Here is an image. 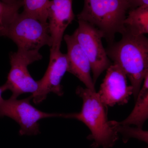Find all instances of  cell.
<instances>
[{
  "label": "cell",
  "mask_w": 148,
  "mask_h": 148,
  "mask_svg": "<svg viewBox=\"0 0 148 148\" xmlns=\"http://www.w3.org/2000/svg\"><path fill=\"white\" fill-rule=\"evenodd\" d=\"M121 35L119 41L109 44L106 52L113 64L119 66L126 75L135 100L148 73V38L126 31Z\"/></svg>",
  "instance_id": "cell-1"
},
{
  "label": "cell",
  "mask_w": 148,
  "mask_h": 148,
  "mask_svg": "<svg viewBox=\"0 0 148 148\" xmlns=\"http://www.w3.org/2000/svg\"><path fill=\"white\" fill-rule=\"evenodd\" d=\"M76 93L82 99L81 110L78 113L63 114L62 118L82 122L89 129L88 140L92 141V148L112 147L119 134L108 116V108L100 100L96 90L79 86Z\"/></svg>",
  "instance_id": "cell-2"
},
{
  "label": "cell",
  "mask_w": 148,
  "mask_h": 148,
  "mask_svg": "<svg viewBox=\"0 0 148 148\" xmlns=\"http://www.w3.org/2000/svg\"><path fill=\"white\" fill-rule=\"evenodd\" d=\"M130 9L127 0H84L77 16L100 30L109 44L114 42L116 34L125 32L124 21Z\"/></svg>",
  "instance_id": "cell-3"
},
{
  "label": "cell",
  "mask_w": 148,
  "mask_h": 148,
  "mask_svg": "<svg viewBox=\"0 0 148 148\" xmlns=\"http://www.w3.org/2000/svg\"><path fill=\"white\" fill-rule=\"evenodd\" d=\"M0 36L12 40L17 49L39 51L45 46H52L48 22H42L23 12L0 25Z\"/></svg>",
  "instance_id": "cell-4"
},
{
  "label": "cell",
  "mask_w": 148,
  "mask_h": 148,
  "mask_svg": "<svg viewBox=\"0 0 148 148\" xmlns=\"http://www.w3.org/2000/svg\"><path fill=\"white\" fill-rule=\"evenodd\" d=\"M31 96L18 100L10 98L0 103V117L7 116L20 126L19 135H36L40 134L38 121L48 118L62 117V114L50 113L40 110L30 103Z\"/></svg>",
  "instance_id": "cell-5"
},
{
  "label": "cell",
  "mask_w": 148,
  "mask_h": 148,
  "mask_svg": "<svg viewBox=\"0 0 148 148\" xmlns=\"http://www.w3.org/2000/svg\"><path fill=\"white\" fill-rule=\"evenodd\" d=\"M42 58L39 50L17 49L16 52L10 53V69L4 84L7 90L12 92L11 98H17L21 94L32 95L36 92L38 84L30 75L28 66Z\"/></svg>",
  "instance_id": "cell-6"
},
{
  "label": "cell",
  "mask_w": 148,
  "mask_h": 148,
  "mask_svg": "<svg viewBox=\"0 0 148 148\" xmlns=\"http://www.w3.org/2000/svg\"><path fill=\"white\" fill-rule=\"evenodd\" d=\"M78 24L73 34L89 60L95 84L101 74L112 64L102 42L103 33L86 21L78 20Z\"/></svg>",
  "instance_id": "cell-7"
},
{
  "label": "cell",
  "mask_w": 148,
  "mask_h": 148,
  "mask_svg": "<svg viewBox=\"0 0 148 148\" xmlns=\"http://www.w3.org/2000/svg\"><path fill=\"white\" fill-rule=\"evenodd\" d=\"M68 68L66 53H62L60 49L51 48L49 64L46 71L42 77L38 81V90L31 96L35 104L41 103L51 92L63 96L64 92L61 80L68 72Z\"/></svg>",
  "instance_id": "cell-8"
},
{
  "label": "cell",
  "mask_w": 148,
  "mask_h": 148,
  "mask_svg": "<svg viewBox=\"0 0 148 148\" xmlns=\"http://www.w3.org/2000/svg\"><path fill=\"white\" fill-rule=\"evenodd\" d=\"M97 93L106 107L123 106L128 103L133 94V88L128 84L124 72L119 66L112 64L106 70V76Z\"/></svg>",
  "instance_id": "cell-9"
},
{
  "label": "cell",
  "mask_w": 148,
  "mask_h": 148,
  "mask_svg": "<svg viewBox=\"0 0 148 148\" xmlns=\"http://www.w3.org/2000/svg\"><path fill=\"white\" fill-rule=\"evenodd\" d=\"M73 0H51L48 11V23L51 40V48L60 49L64 32L75 19Z\"/></svg>",
  "instance_id": "cell-10"
},
{
  "label": "cell",
  "mask_w": 148,
  "mask_h": 148,
  "mask_svg": "<svg viewBox=\"0 0 148 148\" xmlns=\"http://www.w3.org/2000/svg\"><path fill=\"white\" fill-rule=\"evenodd\" d=\"M63 38L67 45L66 54L69 61L68 72L77 78L86 87L95 90V84L90 75L91 66L86 54L73 35H65Z\"/></svg>",
  "instance_id": "cell-11"
},
{
  "label": "cell",
  "mask_w": 148,
  "mask_h": 148,
  "mask_svg": "<svg viewBox=\"0 0 148 148\" xmlns=\"http://www.w3.org/2000/svg\"><path fill=\"white\" fill-rule=\"evenodd\" d=\"M140 92L136 98V103L129 116L118 123L123 125H134L143 129L148 119V73L144 79Z\"/></svg>",
  "instance_id": "cell-12"
},
{
  "label": "cell",
  "mask_w": 148,
  "mask_h": 148,
  "mask_svg": "<svg viewBox=\"0 0 148 148\" xmlns=\"http://www.w3.org/2000/svg\"><path fill=\"white\" fill-rule=\"evenodd\" d=\"M125 31L135 35L148 34V6L129 10L124 20Z\"/></svg>",
  "instance_id": "cell-13"
},
{
  "label": "cell",
  "mask_w": 148,
  "mask_h": 148,
  "mask_svg": "<svg viewBox=\"0 0 148 148\" xmlns=\"http://www.w3.org/2000/svg\"><path fill=\"white\" fill-rule=\"evenodd\" d=\"M23 12L42 22H48V11L50 0H21Z\"/></svg>",
  "instance_id": "cell-14"
},
{
  "label": "cell",
  "mask_w": 148,
  "mask_h": 148,
  "mask_svg": "<svg viewBox=\"0 0 148 148\" xmlns=\"http://www.w3.org/2000/svg\"><path fill=\"white\" fill-rule=\"evenodd\" d=\"M111 123L116 129L119 134H121L123 143H127L131 138H135L148 144V131L135 126L123 125L118 123L115 121H111Z\"/></svg>",
  "instance_id": "cell-15"
},
{
  "label": "cell",
  "mask_w": 148,
  "mask_h": 148,
  "mask_svg": "<svg viewBox=\"0 0 148 148\" xmlns=\"http://www.w3.org/2000/svg\"><path fill=\"white\" fill-rule=\"evenodd\" d=\"M22 6V1L10 4L0 0V25L4 24L18 12Z\"/></svg>",
  "instance_id": "cell-16"
},
{
  "label": "cell",
  "mask_w": 148,
  "mask_h": 148,
  "mask_svg": "<svg viewBox=\"0 0 148 148\" xmlns=\"http://www.w3.org/2000/svg\"><path fill=\"white\" fill-rule=\"evenodd\" d=\"M127 1L130 8V10L148 6V0H127Z\"/></svg>",
  "instance_id": "cell-17"
},
{
  "label": "cell",
  "mask_w": 148,
  "mask_h": 148,
  "mask_svg": "<svg viewBox=\"0 0 148 148\" xmlns=\"http://www.w3.org/2000/svg\"><path fill=\"white\" fill-rule=\"evenodd\" d=\"M7 90L6 87L5 85L3 84L1 86H0V103L3 101V98H2V94L5 91Z\"/></svg>",
  "instance_id": "cell-18"
},
{
  "label": "cell",
  "mask_w": 148,
  "mask_h": 148,
  "mask_svg": "<svg viewBox=\"0 0 148 148\" xmlns=\"http://www.w3.org/2000/svg\"><path fill=\"white\" fill-rule=\"evenodd\" d=\"M3 2L6 3L10 4H12L16 3H18L21 0H1Z\"/></svg>",
  "instance_id": "cell-19"
}]
</instances>
